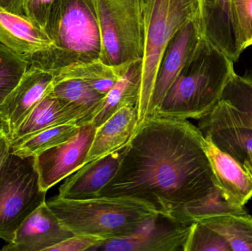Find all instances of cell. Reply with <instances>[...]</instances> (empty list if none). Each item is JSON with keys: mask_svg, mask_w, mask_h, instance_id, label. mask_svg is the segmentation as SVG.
<instances>
[{"mask_svg": "<svg viewBox=\"0 0 252 251\" xmlns=\"http://www.w3.org/2000/svg\"><path fill=\"white\" fill-rule=\"evenodd\" d=\"M217 187L198 127L187 119L152 115L138 125L116 175L99 197L140 200L170 217Z\"/></svg>", "mask_w": 252, "mask_h": 251, "instance_id": "obj_1", "label": "cell"}, {"mask_svg": "<svg viewBox=\"0 0 252 251\" xmlns=\"http://www.w3.org/2000/svg\"><path fill=\"white\" fill-rule=\"evenodd\" d=\"M44 30L51 47L23 56L29 66L56 76L73 66L100 60L101 35L93 0H55Z\"/></svg>", "mask_w": 252, "mask_h": 251, "instance_id": "obj_2", "label": "cell"}, {"mask_svg": "<svg viewBox=\"0 0 252 251\" xmlns=\"http://www.w3.org/2000/svg\"><path fill=\"white\" fill-rule=\"evenodd\" d=\"M234 71V62L203 38L154 115L187 120L201 119L220 101Z\"/></svg>", "mask_w": 252, "mask_h": 251, "instance_id": "obj_3", "label": "cell"}, {"mask_svg": "<svg viewBox=\"0 0 252 251\" xmlns=\"http://www.w3.org/2000/svg\"><path fill=\"white\" fill-rule=\"evenodd\" d=\"M46 202L72 234L94 236L104 241L128 235L157 214L146 203L128 197L67 200L56 196Z\"/></svg>", "mask_w": 252, "mask_h": 251, "instance_id": "obj_4", "label": "cell"}, {"mask_svg": "<svg viewBox=\"0 0 252 251\" xmlns=\"http://www.w3.org/2000/svg\"><path fill=\"white\" fill-rule=\"evenodd\" d=\"M143 56L142 84L138 103L139 124L149 116L158 66L174 35L200 18L199 0H142Z\"/></svg>", "mask_w": 252, "mask_h": 251, "instance_id": "obj_5", "label": "cell"}, {"mask_svg": "<svg viewBox=\"0 0 252 251\" xmlns=\"http://www.w3.org/2000/svg\"><path fill=\"white\" fill-rule=\"evenodd\" d=\"M101 35L100 60L122 67L143 56L142 0H93Z\"/></svg>", "mask_w": 252, "mask_h": 251, "instance_id": "obj_6", "label": "cell"}, {"mask_svg": "<svg viewBox=\"0 0 252 251\" xmlns=\"http://www.w3.org/2000/svg\"><path fill=\"white\" fill-rule=\"evenodd\" d=\"M35 157L9 153L0 169V239L8 243L23 221L46 202Z\"/></svg>", "mask_w": 252, "mask_h": 251, "instance_id": "obj_7", "label": "cell"}, {"mask_svg": "<svg viewBox=\"0 0 252 251\" xmlns=\"http://www.w3.org/2000/svg\"><path fill=\"white\" fill-rule=\"evenodd\" d=\"M191 225L157 213L128 235L102 242L90 251H185Z\"/></svg>", "mask_w": 252, "mask_h": 251, "instance_id": "obj_8", "label": "cell"}, {"mask_svg": "<svg viewBox=\"0 0 252 251\" xmlns=\"http://www.w3.org/2000/svg\"><path fill=\"white\" fill-rule=\"evenodd\" d=\"M95 132L96 127L92 122L80 125L72 138L35 156V166L44 191H48L86 165Z\"/></svg>", "mask_w": 252, "mask_h": 251, "instance_id": "obj_9", "label": "cell"}, {"mask_svg": "<svg viewBox=\"0 0 252 251\" xmlns=\"http://www.w3.org/2000/svg\"><path fill=\"white\" fill-rule=\"evenodd\" d=\"M198 128L204 138L241 165L252 153V128L241 122L226 100L221 99L207 115L198 119Z\"/></svg>", "mask_w": 252, "mask_h": 251, "instance_id": "obj_10", "label": "cell"}, {"mask_svg": "<svg viewBox=\"0 0 252 251\" xmlns=\"http://www.w3.org/2000/svg\"><path fill=\"white\" fill-rule=\"evenodd\" d=\"M202 38L198 18L188 22L170 40L158 66L149 116L159 107L179 74L193 57Z\"/></svg>", "mask_w": 252, "mask_h": 251, "instance_id": "obj_11", "label": "cell"}, {"mask_svg": "<svg viewBox=\"0 0 252 251\" xmlns=\"http://www.w3.org/2000/svg\"><path fill=\"white\" fill-rule=\"evenodd\" d=\"M55 75L30 66L0 106V126L8 139L36 105L51 91Z\"/></svg>", "mask_w": 252, "mask_h": 251, "instance_id": "obj_12", "label": "cell"}, {"mask_svg": "<svg viewBox=\"0 0 252 251\" xmlns=\"http://www.w3.org/2000/svg\"><path fill=\"white\" fill-rule=\"evenodd\" d=\"M73 235L62 225L45 202L23 221L16 230L13 241L1 251H49Z\"/></svg>", "mask_w": 252, "mask_h": 251, "instance_id": "obj_13", "label": "cell"}, {"mask_svg": "<svg viewBox=\"0 0 252 251\" xmlns=\"http://www.w3.org/2000/svg\"><path fill=\"white\" fill-rule=\"evenodd\" d=\"M93 161L65 178L57 197L67 200H87L99 197L100 191L115 176L126 147Z\"/></svg>", "mask_w": 252, "mask_h": 251, "instance_id": "obj_14", "label": "cell"}, {"mask_svg": "<svg viewBox=\"0 0 252 251\" xmlns=\"http://www.w3.org/2000/svg\"><path fill=\"white\" fill-rule=\"evenodd\" d=\"M203 38L235 63L242 54L232 20L231 0H199Z\"/></svg>", "mask_w": 252, "mask_h": 251, "instance_id": "obj_15", "label": "cell"}, {"mask_svg": "<svg viewBox=\"0 0 252 251\" xmlns=\"http://www.w3.org/2000/svg\"><path fill=\"white\" fill-rule=\"evenodd\" d=\"M204 147L218 185L225 198L245 206L252 199V178L242 165L204 138Z\"/></svg>", "mask_w": 252, "mask_h": 251, "instance_id": "obj_16", "label": "cell"}, {"mask_svg": "<svg viewBox=\"0 0 252 251\" xmlns=\"http://www.w3.org/2000/svg\"><path fill=\"white\" fill-rule=\"evenodd\" d=\"M85 124L81 112L64 100L48 93L9 138L10 144L46 128L64 125Z\"/></svg>", "mask_w": 252, "mask_h": 251, "instance_id": "obj_17", "label": "cell"}, {"mask_svg": "<svg viewBox=\"0 0 252 251\" xmlns=\"http://www.w3.org/2000/svg\"><path fill=\"white\" fill-rule=\"evenodd\" d=\"M138 117L137 106H125L96 128L86 164L127 145L139 125Z\"/></svg>", "mask_w": 252, "mask_h": 251, "instance_id": "obj_18", "label": "cell"}, {"mask_svg": "<svg viewBox=\"0 0 252 251\" xmlns=\"http://www.w3.org/2000/svg\"><path fill=\"white\" fill-rule=\"evenodd\" d=\"M0 42L22 56L50 48L52 41L44 29L26 15H18L0 8Z\"/></svg>", "mask_w": 252, "mask_h": 251, "instance_id": "obj_19", "label": "cell"}, {"mask_svg": "<svg viewBox=\"0 0 252 251\" xmlns=\"http://www.w3.org/2000/svg\"><path fill=\"white\" fill-rule=\"evenodd\" d=\"M142 58L127 65L111 91L105 96L104 100L91 122L98 128L114 113L127 106H137L142 84Z\"/></svg>", "mask_w": 252, "mask_h": 251, "instance_id": "obj_20", "label": "cell"}, {"mask_svg": "<svg viewBox=\"0 0 252 251\" xmlns=\"http://www.w3.org/2000/svg\"><path fill=\"white\" fill-rule=\"evenodd\" d=\"M50 93L76 108L85 124L91 122L105 98L85 81L74 78H55Z\"/></svg>", "mask_w": 252, "mask_h": 251, "instance_id": "obj_21", "label": "cell"}, {"mask_svg": "<svg viewBox=\"0 0 252 251\" xmlns=\"http://www.w3.org/2000/svg\"><path fill=\"white\" fill-rule=\"evenodd\" d=\"M245 214H248L245 206L228 201L220 189L217 187L208 195L184 205L170 217L191 225L197 221L213 217Z\"/></svg>", "mask_w": 252, "mask_h": 251, "instance_id": "obj_22", "label": "cell"}, {"mask_svg": "<svg viewBox=\"0 0 252 251\" xmlns=\"http://www.w3.org/2000/svg\"><path fill=\"white\" fill-rule=\"evenodd\" d=\"M76 124H64L46 128L18 140L10 145V153L22 157H35L40 153L62 144L77 134Z\"/></svg>", "mask_w": 252, "mask_h": 251, "instance_id": "obj_23", "label": "cell"}, {"mask_svg": "<svg viewBox=\"0 0 252 251\" xmlns=\"http://www.w3.org/2000/svg\"><path fill=\"white\" fill-rule=\"evenodd\" d=\"M224 237L231 251H252V217L245 215H227L201 220Z\"/></svg>", "mask_w": 252, "mask_h": 251, "instance_id": "obj_24", "label": "cell"}, {"mask_svg": "<svg viewBox=\"0 0 252 251\" xmlns=\"http://www.w3.org/2000/svg\"><path fill=\"white\" fill-rule=\"evenodd\" d=\"M127 65L115 67L105 64L100 60H95L69 68L56 75L55 78H74L82 80L94 91L106 96L118 82Z\"/></svg>", "mask_w": 252, "mask_h": 251, "instance_id": "obj_25", "label": "cell"}, {"mask_svg": "<svg viewBox=\"0 0 252 251\" xmlns=\"http://www.w3.org/2000/svg\"><path fill=\"white\" fill-rule=\"evenodd\" d=\"M221 99L229 102L242 123L252 128V77L234 71L225 86Z\"/></svg>", "mask_w": 252, "mask_h": 251, "instance_id": "obj_26", "label": "cell"}, {"mask_svg": "<svg viewBox=\"0 0 252 251\" xmlns=\"http://www.w3.org/2000/svg\"><path fill=\"white\" fill-rule=\"evenodd\" d=\"M29 66L23 56L0 42V106L18 85Z\"/></svg>", "mask_w": 252, "mask_h": 251, "instance_id": "obj_27", "label": "cell"}, {"mask_svg": "<svg viewBox=\"0 0 252 251\" xmlns=\"http://www.w3.org/2000/svg\"><path fill=\"white\" fill-rule=\"evenodd\" d=\"M185 251H231L224 237L201 221L191 225Z\"/></svg>", "mask_w": 252, "mask_h": 251, "instance_id": "obj_28", "label": "cell"}, {"mask_svg": "<svg viewBox=\"0 0 252 251\" xmlns=\"http://www.w3.org/2000/svg\"><path fill=\"white\" fill-rule=\"evenodd\" d=\"M232 20L241 53L252 45V0H231Z\"/></svg>", "mask_w": 252, "mask_h": 251, "instance_id": "obj_29", "label": "cell"}, {"mask_svg": "<svg viewBox=\"0 0 252 251\" xmlns=\"http://www.w3.org/2000/svg\"><path fill=\"white\" fill-rule=\"evenodd\" d=\"M55 0H25L24 11L32 22L44 29Z\"/></svg>", "mask_w": 252, "mask_h": 251, "instance_id": "obj_30", "label": "cell"}, {"mask_svg": "<svg viewBox=\"0 0 252 251\" xmlns=\"http://www.w3.org/2000/svg\"><path fill=\"white\" fill-rule=\"evenodd\" d=\"M103 241L104 240L94 236L75 234L53 246L49 251H90Z\"/></svg>", "mask_w": 252, "mask_h": 251, "instance_id": "obj_31", "label": "cell"}, {"mask_svg": "<svg viewBox=\"0 0 252 251\" xmlns=\"http://www.w3.org/2000/svg\"><path fill=\"white\" fill-rule=\"evenodd\" d=\"M25 0H0V8L18 15L25 14Z\"/></svg>", "mask_w": 252, "mask_h": 251, "instance_id": "obj_32", "label": "cell"}, {"mask_svg": "<svg viewBox=\"0 0 252 251\" xmlns=\"http://www.w3.org/2000/svg\"><path fill=\"white\" fill-rule=\"evenodd\" d=\"M10 144L8 137L3 132L2 130L0 131V169L7 158V155L10 153Z\"/></svg>", "mask_w": 252, "mask_h": 251, "instance_id": "obj_33", "label": "cell"}, {"mask_svg": "<svg viewBox=\"0 0 252 251\" xmlns=\"http://www.w3.org/2000/svg\"><path fill=\"white\" fill-rule=\"evenodd\" d=\"M243 166L252 178V153H250L248 159L246 161L245 163L243 165Z\"/></svg>", "mask_w": 252, "mask_h": 251, "instance_id": "obj_34", "label": "cell"}]
</instances>
